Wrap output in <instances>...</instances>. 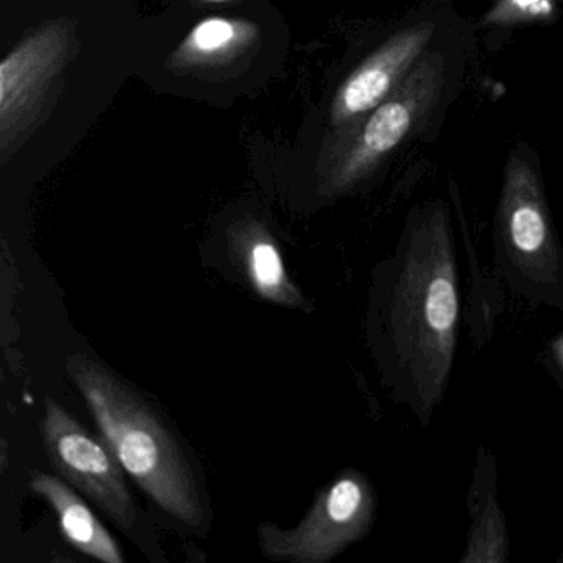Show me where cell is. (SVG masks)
Masks as SVG:
<instances>
[{"label":"cell","mask_w":563,"mask_h":563,"mask_svg":"<svg viewBox=\"0 0 563 563\" xmlns=\"http://www.w3.org/2000/svg\"><path fill=\"white\" fill-rule=\"evenodd\" d=\"M31 487L55 510L65 540L78 552L104 563H124L120 543L71 484L54 474L37 473Z\"/></svg>","instance_id":"10"},{"label":"cell","mask_w":563,"mask_h":563,"mask_svg":"<svg viewBox=\"0 0 563 563\" xmlns=\"http://www.w3.org/2000/svg\"><path fill=\"white\" fill-rule=\"evenodd\" d=\"M42 434L58 476L90 497L121 529L133 532L140 507L124 479L126 471L104 438L91 434L52 398L45 405Z\"/></svg>","instance_id":"4"},{"label":"cell","mask_w":563,"mask_h":563,"mask_svg":"<svg viewBox=\"0 0 563 563\" xmlns=\"http://www.w3.org/2000/svg\"><path fill=\"white\" fill-rule=\"evenodd\" d=\"M438 74V67L420 65L387 100L372 110L329 173L328 187L332 192L344 190L361 179L405 140L428 100L437 93Z\"/></svg>","instance_id":"5"},{"label":"cell","mask_w":563,"mask_h":563,"mask_svg":"<svg viewBox=\"0 0 563 563\" xmlns=\"http://www.w3.org/2000/svg\"><path fill=\"white\" fill-rule=\"evenodd\" d=\"M200 2H212V4H223V2H230V0H200Z\"/></svg>","instance_id":"12"},{"label":"cell","mask_w":563,"mask_h":563,"mask_svg":"<svg viewBox=\"0 0 563 563\" xmlns=\"http://www.w3.org/2000/svg\"><path fill=\"white\" fill-rule=\"evenodd\" d=\"M229 245L256 296L285 308H306L305 295L289 278L278 243L263 223L256 220L236 223L230 229Z\"/></svg>","instance_id":"8"},{"label":"cell","mask_w":563,"mask_h":563,"mask_svg":"<svg viewBox=\"0 0 563 563\" xmlns=\"http://www.w3.org/2000/svg\"><path fill=\"white\" fill-rule=\"evenodd\" d=\"M68 52L67 29L51 25L19 45L0 65L2 144L25 123Z\"/></svg>","instance_id":"7"},{"label":"cell","mask_w":563,"mask_h":563,"mask_svg":"<svg viewBox=\"0 0 563 563\" xmlns=\"http://www.w3.org/2000/svg\"><path fill=\"white\" fill-rule=\"evenodd\" d=\"M433 34V24H420L388 38L339 88L332 103V124L352 123L387 100L423 54Z\"/></svg>","instance_id":"6"},{"label":"cell","mask_w":563,"mask_h":563,"mask_svg":"<svg viewBox=\"0 0 563 563\" xmlns=\"http://www.w3.org/2000/svg\"><path fill=\"white\" fill-rule=\"evenodd\" d=\"M390 305V351L404 390L418 410L433 407L444 390L456 345V269L446 222L415 232L400 253Z\"/></svg>","instance_id":"2"},{"label":"cell","mask_w":563,"mask_h":563,"mask_svg":"<svg viewBox=\"0 0 563 563\" xmlns=\"http://www.w3.org/2000/svg\"><path fill=\"white\" fill-rule=\"evenodd\" d=\"M504 217L514 256L527 265L549 268L555 260L549 220L536 177L523 161H512L507 170Z\"/></svg>","instance_id":"9"},{"label":"cell","mask_w":563,"mask_h":563,"mask_svg":"<svg viewBox=\"0 0 563 563\" xmlns=\"http://www.w3.org/2000/svg\"><path fill=\"white\" fill-rule=\"evenodd\" d=\"M374 496L357 471H345L316 497L299 526L279 529L260 523L258 545L266 559L289 563H325L367 532Z\"/></svg>","instance_id":"3"},{"label":"cell","mask_w":563,"mask_h":563,"mask_svg":"<svg viewBox=\"0 0 563 563\" xmlns=\"http://www.w3.org/2000/svg\"><path fill=\"white\" fill-rule=\"evenodd\" d=\"M67 368L101 437L134 483L176 522L196 530L206 526L207 503L196 471L156 408L87 355H71Z\"/></svg>","instance_id":"1"},{"label":"cell","mask_w":563,"mask_h":563,"mask_svg":"<svg viewBox=\"0 0 563 563\" xmlns=\"http://www.w3.org/2000/svg\"><path fill=\"white\" fill-rule=\"evenodd\" d=\"M255 25L225 18H209L196 25L174 54L176 67L223 64L255 38Z\"/></svg>","instance_id":"11"}]
</instances>
